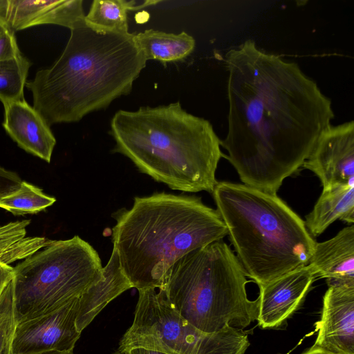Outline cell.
<instances>
[{
  "mask_svg": "<svg viewBox=\"0 0 354 354\" xmlns=\"http://www.w3.org/2000/svg\"><path fill=\"white\" fill-rule=\"evenodd\" d=\"M228 131L221 140L243 184L277 194L334 118L331 100L293 62L252 39L226 54Z\"/></svg>",
  "mask_w": 354,
  "mask_h": 354,
  "instance_id": "obj_1",
  "label": "cell"
},
{
  "mask_svg": "<svg viewBox=\"0 0 354 354\" xmlns=\"http://www.w3.org/2000/svg\"><path fill=\"white\" fill-rule=\"evenodd\" d=\"M70 30L59 57L26 85L50 127L79 122L127 95L147 62L134 33H99L84 21Z\"/></svg>",
  "mask_w": 354,
  "mask_h": 354,
  "instance_id": "obj_2",
  "label": "cell"
},
{
  "mask_svg": "<svg viewBox=\"0 0 354 354\" xmlns=\"http://www.w3.org/2000/svg\"><path fill=\"white\" fill-rule=\"evenodd\" d=\"M111 241L132 288H160L182 257L227 234L216 209L196 196L155 192L136 196L130 209L112 214Z\"/></svg>",
  "mask_w": 354,
  "mask_h": 354,
  "instance_id": "obj_3",
  "label": "cell"
},
{
  "mask_svg": "<svg viewBox=\"0 0 354 354\" xmlns=\"http://www.w3.org/2000/svg\"><path fill=\"white\" fill-rule=\"evenodd\" d=\"M114 152L173 190L212 193L223 154L207 120L188 113L180 102L136 111L118 110L110 124Z\"/></svg>",
  "mask_w": 354,
  "mask_h": 354,
  "instance_id": "obj_4",
  "label": "cell"
},
{
  "mask_svg": "<svg viewBox=\"0 0 354 354\" xmlns=\"http://www.w3.org/2000/svg\"><path fill=\"white\" fill-rule=\"evenodd\" d=\"M212 194L246 277L258 286L309 264L316 241L277 194L227 181Z\"/></svg>",
  "mask_w": 354,
  "mask_h": 354,
  "instance_id": "obj_5",
  "label": "cell"
},
{
  "mask_svg": "<svg viewBox=\"0 0 354 354\" xmlns=\"http://www.w3.org/2000/svg\"><path fill=\"white\" fill-rule=\"evenodd\" d=\"M236 254L222 240L186 254L167 272L159 289L167 304L198 329L239 330L257 321L259 299H249L248 280Z\"/></svg>",
  "mask_w": 354,
  "mask_h": 354,
  "instance_id": "obj_6",
  "label": "cell"
},
{
  "mask_svg": "<svg viewBox=\"0 0 354 354\" xmlns=\"http://www.w3.org/2000/svg\"><path fill=\"white\" fill-rule=\"evenodd\" d=\"M17 324L46 315L80 297L103 276L97 252L79 236L52 240L13 267Z\"/></svg>",
  "mask_w": 354,
  "mask_h": 354,
  "instance_id": "obj_7",
  "label": "cell"
},
{
  "mask_svg": "<svg viewBox=\"0 0 354 354\" xmlns=\"http://www.w3.org/2000/svg\"><path fill=\"white\" fill-rule=\"evenodd\" d=\"M250 345L242 330L202 331L183 318L155 289L138 290L132 324L118 351L143 348L167 354H245Z\"/></svg>",
  "mask_w": 354,
  "mask_h": 354,
  "instance_id": "obj_8",
  "label": "cell"
},
{
  "mask_svg": "<svg viewBox=\"0 0 354 354\" xmlns=\"http://www.w3.org/2000/svg\"><path fill=\"white\" fill-rule=\"evenodd\" d=\"M78 298L46 315L17 324L12 354L73 351L81 333L76 326Z\"/></svg>",
  "mask_w": 354,
  "mask_h": 354,
  "instance_id": "obj_9",
  "label": "cell"
},
{
  "mask_svg": "<svg viewBox=\"0 0 354 354\" xmlns=\"http://www.w3.org/2000/svg\"><path fill=\"white\" fill-rule=\"evenodd\" d=\"M302 167L319 178L323 189L354 186V122L325 129Z\"/></svg>",
  "mask_w": 354,
  "mask_h": 354,
  "instance_id": "obj_10",
  "label": "cell"
},
{
  "mask_svg": "<svg viewBox=\"0 0 354 354\" xmlns=\"http://www.w3.org/2000/svg\"><path fill=\"white\" fill-rule=\"evenodd\" d=\"M316 278L308 266L259 286V310L257 321L263 329L281 326L299 308Z\"/></svg>",
  "mask_w": 354,
  "mask_h": 354,
  "instance_id": "obj_11",
  "label": "cell"
},
{
  "mask_svg": "<svg viewBox=\"0 0 354 354\" xmlns=\"http://www.w3.org/2000/svg\"><path fill=\"white\" fill-rule=\"evenodd\" d=\"M317 330L313 346L336 354H354V286L328 287Z\"/></svg>",
  "mask_w": 354,
  "mask_h": 354,
  "instance_id": "obj_12",
  "label": "cell"
},
{
  "mask_svg": "<svg viewBox=\"0 0 354 354\" xmlns=\"http://www.w3.org/2000/svg\"><path fill=\"white\" fill-rule=\"evenodd\" d=\"M84 17L82 0H0V20L13 32L43 24L71 30Z\"/></svg>",
  "mask_w": 354,
  "mask_h": 354,
  "instance_id": "obj_13",
  "label": "cell"
},
{
  "mask_svg": "<svg viewBox=\"0 0 354 354\" xmlns=\"http://www.w3.org/2000/svg\"><path fill=\"white\" fill-rule=\"evenodd\" d=\"M2 126L17 145L49 163L56 139L42 116L25 100L3 105Z\"/></svg>",
  "mask_w": 354,
  "mask_h": 354,
  "instance_id": "obj_14",
  "label": "cell"
},
{
  "mask_svg": "<svg viewBox=\"0 0 354 354\" xmlns=\"http://www.w3.org/2000/svg\"><path fill=\"white\" fill-rule=\"evenodd\" d=\"M309 264L316 277L328 287L354 286V225L342 229L334 237L316 242Z\"/></svg>",
  "mask_w": 354,
  "mask_h": 354,
  "instance_id": "obj_15",
  "label": "cell"
},
{
  "mask_svg": "<svg viewBox=\"0 0 354 354\" xmlns=\"http://www.w3.org/2000/svg\"><path fill=\"white\" fill-rule=\"evenodd\" d=\"M132 286L124 274L116 250L103 267L102 278L83 293L78 300L76 326L82 333L95 317L114 299Z\"/></svg>",
  "mask_w": 354,
  "mask_h": 354,
  "instance_id": "obj_16",
  "label": "cell"
},
{
  "mask_svg": "<svg viewBox=\"0 0 354 354\" xmlns=\"http://www.w3.org/2000/svg\"><path fill=\"white\" fill-rule=\"evenodd\" d=\"M336 220L354 223V186L337 185L323 189L313 210L306 216L304 224L315 237Z\"/></svg>",
  "mask_w": 354,
  "mask_h": 354,
  "instance_id": "obj_17",
  "label": "cell"
},
{
  "mask_svg": "<svg viewBox=\"0 0 354 354\" xmlns=\"http://www.w3.org/2000/svg\"><path fill=\"white\" fill-rule=\"evenodd\" d=\"M133 40L147 60L162 63L183 60L194 50V38L187 33H169L153 29L134 33Z\"/></svg>",
  "mask_w": 354,
  "mask_h": 354,
  "instance_id": "obj_18",
  "label": "cell"
},
{
  "mask_svg": "<svg viewBox=\"0 0 354 354\" xmlns=\"http://www.w3.org/2000/svg\"><path fill=\"white\" fill-rule=\"evenodd\" d=\"M158 1H145L137 6L133 0H94L84 17L85 24L93 30L102 34H128V15L131 10Z\"/></svg>",
  "mask_w": 354,
  "mask_h": 354,
  "instance_id": "obj_19",
  "label": "cell"
},
{
  "mask_svg": "<svg viewBox=\"0 0 354 354\" xmlns=\"http://www.w3.org/2000/svg\"><path fill=\"white\" fill-rule=\"evenodd\" d=\"M30 221L10 222L0 225V262L9 265L26 259L45 248L52 240L40 236H27Z\"/></svg>",
  "mask_w": 354,
  "mask_h": 354,
  "instance_id": "obj_20",
  "label": "cell"
},
{
  "mask_svg": "<svg viewBox=\"0 0 354 354\" xmlns=\"http://www.w3.org/2000/svg\"><path fill=\"white\" fill-rule=\"evenodd\" d=\"M30 61L22 53L0 61V101L8 103L24 100Z\"/></svg>",
  "mask_w": 354,
  "mask_h": 354,
  "instance_id": "obj_21",
  "label": "cell"
},
{
  "mask_svg": "<svg viewBox=\"0 0 354 354\" xmlns=\"http://www.w3.org/2000/svg\"><path fill=\"white\" fill-rule=\"evenodd\" d=\"M55 201V198L45 194L40 188L22 180L15 191L0 198V207L17 216L32 214Z\"/></svg>",
  "mask_w": 354,
  "mask_h": 354,
  "instance_id": "obj_22",
  "label": "cell"
},
{
  "mask_svg": "<svg viewBox=\"0 0 354 354\" xmlns=\"http://www.w3.org/2000/svg\"><path fill=\"white\" fill-rule=\"evenodd\" d=\"M16 325L12 279L0 295V354H12V342Z\"/></svg>",
  "mask_w": 354,
  "mask_h": 354,
  "instance_id": "obj_23",
  "label": "cell"
},
{
  "mask_svg": "<svg viewBox=\"0 0 354 354\" xmlns=\"http://www.w3.org/2000/svg\"><path fill=\"white\" fill-rule=\"evenodd\" d=\"M21 54L15 32L8 28L0 34V61L13 58Z\"/></svg>",
  "mask_w": 354,
  "mask_h": 354,
  "instance_id": "obj_24",
  "label": "cell"
},
{
  "mask_svg": "<svg viewBox=\"0 0 354 354\" xmlns=\"http://www.w3.org/2000/svg\"><path fill=\"white\" fill-rule=\"evenodd\" d=\"M13 267L0 262V295L13 278Z\"/></svg>",
  "mask_w": 354,
  "mask_h": 354,
  "instance_id": "obj_25",
  "label": "cell"
},
{
  "mask_svg": "<svg viewBox=\"0 0 354 354\" xmlns=\"http://www.w3.org/2000/svg\"><path fill=\"white\" fill-rule=\"evenodd\" d=\"M124 354H167L162 352L154 351V350H150V349H146L143 348H136L130 349L124 353Z\"/></svg>",
  "mask_w": 354,
  "mask_h": 354,
  "instance_id": "obj_26",
  "label": "cell"
},
{
  "mask_svg": "<svg viewBox=\"0 0 354 354\" xmlns=\"http://www.w3.org/2000/svg\"><path fill=\"white\" fill-rule=\"evenodd\" d=\"M301 354H336L328 351L312 346L308 350Z\"/></svg>",
  "mask_w": 354,
  "mask_h": 354,
  "instance_id": "obj_27",
  "label": "cell"
},
{
  "mask_svg": "<svg viewBox=\"0 0 354 354\" xmlns=\"http://www.w3.org/2000/svg\"><path fill=\"white\" fill-rule=\"evenodd\" d=\"M36 354H74L73 351H44ZM113 354H124L123 353H121L120 351H117Z\"/></svg>",
  "mask_w": 354,
  "mask_h": 354,
  "instance_id": "obj_28",
  "label": "cell"
},
{
  "mask_svg": "<svg viewBox=\"0 0 354 354\" xmlns=\"http://www.w3.org/2000/svg\"><path fill=\"white\" fill-rule=\"evenodd\" d=\"M10 28L6 24L0 20V34Z\"/></svg>",
  "mask_w": 354,
  "mask_h": 354,
  "instance_id": "obj_29",
  "label": "cell"
},
{
  "mask_svg": "<svg viewBox=\"0 0 354 354\" xmlns=\"http://www.w3.org/2000/svg\"><path fill=\"white\" fill-rule=\"evenodd\" d=\"M278 354H280V353H278Z\"/></svg>",
  "mask_w": 354,
  "mask_h": 354,
  "instance_id": "obj_30",
  "label": "cell"
}]
</instances>
